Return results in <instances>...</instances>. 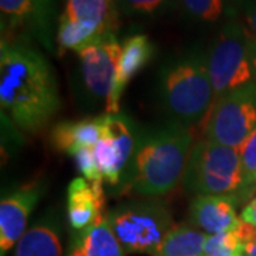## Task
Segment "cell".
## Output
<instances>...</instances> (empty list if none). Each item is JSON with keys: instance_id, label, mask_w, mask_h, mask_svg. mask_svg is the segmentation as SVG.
I'll list each match as a JSON object with an SVG mask.
<instances>
[{"instance_id": "cell-27", "label": "cell", "mask_w": 256, "mask_h": 256, "mask_svg": "<svg viewBox=\"0 0 256 256\" xmlns=\"http://www.w3.org/2000/svg\"><path fill=\"white\" fill-rule=\"evenodd\" d=\"M239 216L244 222H246V224L256 228V195L244 206Z\"/></svg>"}, {"instance_id": "cell-13", "label": "cell", "mask_w": 256, "mask_h": 256, "mask_svg": "<svg viewBox=\"0 0 256 256\" xmlns=\"http://www.w3.org/2000/svg\"><path fill=\"white\" fill-rule=\"evenodd\" d=\"M106 196L102 182H90L86 178H74L67 188V216L77 232L98 224L104 215Z\"/></svg>"}, {"instance_id": "cell-10", "label": "cell", "mask_w": 256, "mask_h": 256, "mask_svg": "<svg viewBox=\"0 0 256 256\" xmlns=\"http://www.w3.org/2000/svg\"><path fill=\"white\" fill-rule=\"evenodd\" d=\"M101 138L94 148L102 176L111 185H117L128 162L137 150V137L124 116H101Z\"/></svg>"}, {"instance_id": "cell-11", "label": "cell", "mask_w": 256, "mask_h": 256, "mask_svg": "<svg viewBox=\"0 0 256 256\" xmlns=\"http://www.w3.org/2000/svg\"><path fill=\"white\" fill-rule=\"evenodd\" d=\"M122 46L116 34H107L77 52L82 74L87 90L100 97L108 98L118 68Z\"/></svg>"}, {"instance_id": "cell-12", "label": "cell", "mask_w": 256, "mask_h": 256, "mask_svg": "<svg viewBox=\"0 0 256 256\" xmlns=\"http://www.w3.org/2000/svg\"><path fill=\"white\" fill-rule=\"evenodd\" d=\"M40 198L37 185L23 186L0 202V256H4L28 230V220Z\"/></svg>"}, {"instance_id": "cell-6", "label": "cell", "mask_w": 256, "mask_h": 256, "mask_svg": "<svg viewBox=\"0 0 256 256\" xmlns=\"http://www.w3.org/2000/svg\"><path fill=\"white\" fill-rule=\"evenodd\" d=\"M205 58L215 100L254 82L249 36L239 20L220 28Z\"/></svg>"}, {"instance_id": "cell-15", "label": "cell", "mask_w": 256, "mask_h": 256, "mask_svg": "<svg viewBox=\"0 0 256 256\" xmlns=\"http://www.w3.org/2000/svg\"><path fill=\"white\" fill-rule=\"evenodd\" d=\"M118 68L110 96L106 100L107 114H118L120 100L131 78L146 67L154 54V44L148 36L140 33L127 37L122 43Z\"/></svg>"}, {"instance_id": "cell-5", "label": "cell", "mask_w": 256, "mask_h": 256, "mask_svg": "<svg viewBox=\"0 0 256 256\" xmlns=\"http://www.w3.org/2000/svg\"><path fill=\"white\" fill-rule=\"evenodd\" d=\"M118 13L116 0H64L56 28L58 53H77L94 40L116 34Z\"/></svg>"}, {"instance_id": "cell-28", "label": "cell", "mask_w": 256, "mask_h": 256, "mask_svg": "<svg viewBox=\"0 0 256 256\" xmlns=\"http://www.w3.org/2000/svg\"><path fill=\"white\" fill-rule=\"evenodd\" d=\"M249 53H250V64L254 73V82H256V40L249 37Z\"/></svg>"}, {"instance_id": "cell-4", "label": "cell", "mask_w": 256, "mask_h": 256, "mask_svg": "<svg viewBox=\"0 0 256 256\" xmlns=\"http://www.w3.org/2000/svg\"><path fill=\"white\" fill-rule=\"evenodd\" d=\"M186 191L200 195L234 196L244 194V174L238 148L201 140L192 146L182 180Z\"/></svg>"}, {"instance_id": "cell-23", "label": "cell", "mask_w": 256, "mask_h": 256, "mask_svg": "<svg viewBox=\"0 0 256 256\" xmlns=\"http://www.w3.org/2000/svg\"><path fill=\"white\" fill-rule=\"evenodd\" d=\"M117 6L126 14L156 16L165 13L176 0H116Z\"/></svg>"}, {"instance_id": "cell-26", "label": "cell", "mask_w": 256, "mask_h": 256, "mask_svg": "<svg viewBox=\"0 0 256 256\" xmlns=\"http://www.w3.org/2000/svg\"><path fill=\"white\" fill-rule=\"evenodd\" d=\"M239 234L245 240V256H256V228L249 225L246 222H240L239 225Z\"/></svg>"}, {"instance_id": "cell-21", "label": "cell", "mask_w": 256, "mask_h": 256, "mask_svg": "<svg viewBox=\"0 0 256 256\" xmlns=\"http://www.w3.org/2000/svg\"><path fill=\"white\" fill-rule=\"evenodd\" d=\"M245 240L238 229L208 235L204 256H245Z\"/></svg>"}, {"instance_id": "cell-7", "label": "cell", "mask_w": 256, "mask_h": 256, "mask_svg": "<svg viewBox=\"0 0 256 256\" xmlns=\"http://www.w3.org/2000/svg\"><path fill=\"white\" fill-rule=\"evenodd\" d=\"M111 229L126 254H154L174 228L170 210L156 202L121 205L107 214Z\"/></svg>"}, {"instance_id": "cell-16", "label": "cell", "mask_w": 256, "mask_h": 256, "mask_svg": "<svg viewBox=\"0 0 256 256\" xmlns=\"http://www.w3.org/2000/svg\"><path fill=\"white\" fill-rule=\"evenodd\" d=\"M101 138V118L64 121L53 127L50 142L56 150L76 156L82 150L96 148Z\"/></svg>"}, {"instance_id": "cell-8", "label": "cell", "mask_w": 256, "mask_h": 256, "mask_svg": "<svg viewBox=\"0 0 256 256\" xmlns=\"http://www.w3.org/2000/svg\"><path fill=\"white\" fill-rule=\"evenodd\" d=\"M256 130V82L216 98L205 122V140L239 148Z\"/></svg>"}, {"instance_id": "cell-18", "label": "cell", "mask_w": 256, "mask_h": 256, "mask_svg": "<svg viewBox=\"0 0 256 256\" xmlns=\"http://www.w3.org/2000/svg\"><path fill=\"white\" fill-rule=\"evenodd\" d=\"M188 18L200 24H226L238 20L242 0H176Z\"/></svg>"}, {"instance_id": "cell-22", "label": "cell", "mask_w": 256, "mask_h": 256, "mask_svg": "<svg viewBox=\"0 0 256 256\" xmlns=\"http://www.w3.org/2000/svg\"><path fill=\"white\" fill-rule=\"evenodd\" d=\"M239 156L244 174V194L242 198L256 190V130L239 146Z\"/></svg>"}, {"instance_id": "cell-1", "label": "cell", "mask_w": 256, "mask_h": 256, "mask_svg": "<svg viewBox=\"0 0 256 256\" xmlns=\"http://www.w3.org/2000/svg\"><path fill=\"white\" fill-rule=\"evenodd\" d=\"M0 104L14 127L26 132L46 127L60 107L54 72L28 43L2 38Z\"/></svg>"}, {"instance_id": "cell-2", "label": "cell", "mask_w": 256, "mask_h": 256, "mask_svg": "<svg viewBox=\"0 0 256 256\" xmlns=\"http://www.w3.org/2000/svg\"><path fill=\"white\" fill-rule=\"evenodd\" d=\"M192 146V131L182 122L141 137L130 170L132 190L144 196H161L172 191L182 182Z\"/></svg>"}, {"instance_id": "cell-9", "label": "cell", "mask_w": 256, "mask_h": 256, "mask_svg": "<svg viewBox=\"0 0 256 256\" xmlns=\"http://www.w3.org/2000/svg\"><path fill=\"white\" fill-rule=\"evenodd\" d=\"M57 0H0L2 38L36 40L46 50H53Z\"/></svg>"}, {"instance_id": "cell-3", "label": "cell", "mask_w": 256, "mask_h": 256, "mask_svg": "<svg viewBox=\"0 0 256 256\" xmlns=\"http://www.w3.org/2000/svg\"><path fill=\"white\" fill-rule=\"evenodd\" d=\"M161 92L166 110L182 124H191L210 114L215 102L206 58L190 54L164 68Z\"/></svg>"}, {"instance_id": "cell-14", "label": "cell", "mask_w": 256, "mask_h": 256, "mask_svg": "<svg viewBox=\"0 0 256 256\" xmlns=\"http://www.w3.org/2000/svg\"><path fill=\"white\" fill-rule=\"evenodd\" d=\"M238 204L234 196L200 195L192 201L190 220L195 228L206 235L235 230L242 222L236 212Z\"/></svg>"}, {"instance_id": "cell-19", "label": "cell", "mask_w": 256, "mask_h": 256, "mask_svg": "<svg viewBox=\"0 0 256 256\" xmlns=\"http://www.w3.org/2000/svg\"><path fill=\"white\" fill-rule=\"evenodd\" d=\"M14 256H63L60 234L52 222L28 228L14 249Z\"/></svg>"}, {"instance_id": "cell-24", "label": "cell", "mask_w": 256, "mask_h": 256, "mask_svg": "<svg viewBox=\"0 0 256 256\" xmlns=\"http://www.w3.org/2000/svg\"><path fill=\"white\" fill-rule=\"evenodd\" d=\"M74 158H76L78 171L82 174V178H86L90 182H102L104 176L101 172L100 164L97 161L94 148L82 150L80 152H77Z\"/></svg>"}, {"instance_id": "cell-20", "label": "cell", "mask_w": 256, "mask_h": 256, "mask_svg": "<svg viewBox=\"0 0 256 256\" xmlns=\"http://www.w3.org/2000/svg\"><path fill=\"white\" fill-rule=\"evenodd\" d=\"M206 236L195 226L176 225L168 232L152 256H204Z\"/></svg>"}, {"instance_id": "cell-17", "label": "cell", "mask_w": 256, "mask_h": 256, "mask_svg": "<svg viewBox=\"0 0 256 256\" xmlns=\"http://www.w3.org/2000/svg\"><path fill=\"white\" fill-rule=\"evenodd\" d=\"M67 256H126L107 216L90 228L77 232Z\"/></svg>"}, {"instance_id": "cell-25", "label": "cell", "mask_w": 256, "mask_h": 256, "mask_svg": "<svg viewBox=\"0 0 256 256\" xmlns=\"http://www.w3.org/2000/svg\"><path fill=\"white\" fill-rule=\"evenodd\" d=\"M240 14L248 36L256 40V0H242Z\"/></svg>"}]
</instances>
